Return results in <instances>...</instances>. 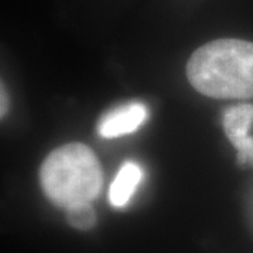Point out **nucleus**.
I'll list each match as a JSON object with an SVG mask.
<instances>
[{
	"label": "nucleus",
	"instance_id": "f257e3e1",
	"mask_svg": "<svg viewBox=\"0 0 253 253\" xmlns=\"http://www.w3.org/2000/svg\"><path fill=\"white\" fill-rule=\"evenodd\" d=\"M187 78L212 99H252L253 42L225 38L204 44L190 56Z\"/></svg>",
	"mask_w": 253,
	"mask_h": 253
},
{
	"label": "nucleus",
	"instance_id": "f03ea898",
	"mask_svg": "<svg viewBox=\"0 0 253 253\" xmlns=\"http://www.w3.org/2000/svg\"><path fill=\"white\" fill-rule=\"evenodd\" d=\"M40 183L58 207L91 204L103 187V169L96 154L83 144H66L46 156Z\"/></svg>",
	"mask_w": 253,
	"mask_h": 253
},
{
	"label": "nucleus",
	"instance_id": "7ed1b4c3",
	"mask_svg": "<svg viewBox=\"0 0 253 253\" xmlns=\"http://www.w3.org/2000/svg\"><path fill=\"white\" fill-rule=\"evenodd\" d=\"M222 126L226 138L238 151V163H253V138L249 136L253 126V104H238L226 110Z\"/></svg>",
	"mask_w": 253,
	"mask_h": 253
},
{
	"label": "nucleus",
	"instance_id": "20e7f679",
	"mask_svg": "<svg viewBox=\"0 0 253 253\" xmlns=\"http://www.w3.org/2000/svg\"><path fill=\"white\" fill-rule=\"evenodd\" d=\"M148 118V109L139 101L111 110L100 120L97 131L103 138H118L135 132Z\"/></svg>",
	"mask_w": 253,
	"mask_h": 253
},
{
	"label": "nucleus",
	"instance_id": "39448f33",
	"mask_svg": "<svg viewBox=\"0 0 253 253\" xmlns=\"http://www.w3.org/2000/svg\"><path fill=\"white\" fill-rule=\"evenodd\" d=\"M142 177H144V172L139 165H136L135 162L124 163L110 186V203L114 207L126 206L128 201L134 196Z\"/></svg>",
	"mask_w": 253,
	"mask_h": 253
},
{
	"label": "nucleus",
	"instance_id": "423d86ee",
	"mask_svg": "<svg viewBox=\"0 0 253 253\" xmlns=\"http://www.w3.org/2000/svg\"><path fill=\"white\" fill-rule=\"evenodd\" d=\"M66 219L69 225L79 231H89L96 224V212L91 204H79L66 210Z\"/></svg>",
	"mask_w": 253,
	"mask_h": 253
},
{
	"label": "nucleus",
	"instance_id": "0eeeda50",
	"mask_svg": "<svg viewBox=\"0 0 253 253\" xmlns=\"http://www.w3.org/2000/svg\"><path fill=\"white\" fill-rule=\"evenodd\" d=\"M1 117L6 114L7 111V97H4V87L1 86Z\"/></svg>",
	"mask_w": 253,
	"mask_h": 253
}]
</instances>
